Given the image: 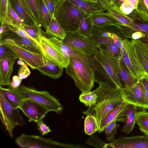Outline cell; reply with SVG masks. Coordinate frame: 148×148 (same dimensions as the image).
<instances>
[{"instance_id": "6da1fadb", "label": "cell", "mask_w": 148, "mask_h": 148, "mask_svg": "<svg viewBox=\"0 0 148 148\" xmlns=\"http://www.w3.org/2000/svg\"><path fill=\"white\" fill-rule=\"evenodd\" d=\"M95 82L99 85L93 90L98 96L97 102L83 113L95 116L99 123L108 112L123 101L120 90L102 80L96 79Z\"/></svg>"}, {"instance_id": "7a4b0ae2", "label": "cell", "mask_w": 148, "mask_h": 148, "mask_svg": "<svg viewBox=\"0 0 148 148\" xmlns=\"http://www.w3.org/2000/svg\"><path fill=\"white\" fill-rule=\"evenodd\" d=\"M91 62L72 56L65 68L66 73L73 80L75 86L82 93L89 92L95 82V72Z\"/></svg>"}, {"instance_id": "3957f363", "label": "cell", "mask_w": 148, "mask_h": 148, "mask_svg": "<svg viewBox=\"0 0 148 148\" xmlns=\"http://www.w3.org/2000/svg\"><path fill=\"white\" fill-rule=\"evenodd\" d=\"M84 13L68 0H62L56 8L54 17L67 33L78 30Z\"/></svg>"}, {"instance_id": "277c9868", "label": "cell", "mask_w": 148, "mask_h": 148, "mask_svg": "<svg viewBox=\"0 0 148 148\" xmlns=\"http://www.w3.org/2000/svg\"><path fill=\"white\" fill-rule=\"evenodd\" d=\"M14 91L24 99H31L44 106L49 111L60 114L62 110L63 106L59 100L47 91L37 90L22 84Z\"/></svg>"}, {"instance_id": "5b68a950", "label": "cell", "mask_w": 148, "mask_h": 148, "mask_svg": "<svg viewBox=\"0 0 148 148\" xmlns=\"http://www.w3.org/2000/svg\"><path fill=\"white\" fill-rule=\"evenodd\" d=\"M62 41L72 51L88 56H94L99 51L94 39L91 36H84L78 31L66 33Z\"/></svg>"}, {"instance_id": "8992f818", "label": "cell", "mask_w": 148, "mask_h": 148, "mask_svg": "<svg viewBox=\"0 0 148 148\" xmlns=\"http://www.w3.org/2000/svg\"><path fill=\"white\" fill-rule=\"evenodd\" d=\"M19 109L9 103L0 91V119L11 137L13 136V130L16 127L26 124Z\"/></svg>"}, {"instance_id": "52a82bcc", "label": "cell", "mask_w": 148, "mask_h": 148, "mask_svg": "<svg viewBox=\"0 0 148 148\" xmlns=\"http://www.w3.org/2000/svg\"><path fill=\"white\" fill-rule=\"evenodd\" d=\"M15 143L22 148H85L79 144L61 143L52 139L40 136L27 135L23 134L16 139Z\"/></svg>"}, {"instance_id": "ba28073f", "label": "cell", "mask_w": 148, "mask_h": 148, "mask_svg": "<svg viewBox=\"0 0 148 148\" xmlns=\"http://www.w3.org/2000/svg\"><path fill=\"white\" fill-rule=\"evenodd\" d=\"M123 41L125 51H121V57L132 76L138 81L148 78V74L138 59L131 41L126 39H123Z\"/></svg>"}, {"instance_id": "9c48e42d", "label": "cell", "mask_w": 148, "mask_h": 148, "mask_svg": "<svg viewBox=\"0 0 148 148\" xmlns=\"http://www.w3.org/2000/svg\"><path fill=\"white\" fill-rule=\"evenodd\" d=\"M3 40L8 48L14 53L17 59L25 62L33 69H38L44 64V56L42 53L30 51L22 47L13 40L10 38Z\"/></svg>"}, {"instance_id": "30bf717a", "label": "cell", "mask_w": 148, "mask_h": 148, "mask_svg": "<svg viewBox=\"0 0 148 148\" xmlns=\"http://www.w3.org/2000/svg\"><path fill=\"white\" fill-rule=\"evenodd\" d=\"M93 58L104 71L110 82L111 85L121 90L123 86L112 57L103 51L99 50L94 56Z\"/></svg>"}, {"instance_id": "8fae6325", "label": "cell", "mask_w": 148, "mask_h": 148, "mask_svg": "<svg viewBox=\"0 0 148 148\" xmlns=\"http://www.w3.org/2000/svg\"><path fill=\"white\" fill-rule=\"evenodd\" d=\"M145 88L142 80L130 87H123L120 90L123 101L143 109H148V103L145 95Z\"/></svg>"}, {"instance_id": "7c38bea8", "label": "cell", "mask_w": 148, "mask_h": 148, "mask_svg": "<svg viewBox=\"0 0 148 148\" xmlns=\"http://www.w3.org/2000/svg\"><path fill=\"white\" fill-rule=\"evenodd\" d=\"M18 108L29 119V122L37 123L42 120L49 111L41 104L31 99H24L21 102Z\"/></svg>"}, {"instance_id": "4fadbf2b", "label": "cell", "mask_w": 148, "mask_h": 148, "mask_svg": "<svg viewBox=\"0 0 148 148\" xmlns=\"http://www.w3.org/2000/svg\"><path fill=\"white\" fill-rule=\"evenodd\" d=\"M43 55L58 65L65 68L70 62V58L58 51L43 36L39 42Z\"/></svg>"}, {"instance_id": "5bb4252c", "label": "cell", "mask_w": 148, "mask_h": 148, "mask_svg": "<svg viewBox=\"0 0 148 148\" xmlns=\"http://www.w3.org/2000/svg\"><path fill=\"white\" fill-rule=\"evenodd\" d=\"M148 148V135L122 136L108 143L107 148Z\"/></svg>"}, {"instance_id": "9a60e30c", "label": "cell", "mask_w": 148, "mask_h": 148, "mask_svg": "<svg viewBox=\"0 0 148 148\" xmlns=\"http://www.w3.org/2000/svg\"><path fill=\"white\" fill-rule=\"evenodd\" d=\"M136 108L135 106L128 104L117 117V121L125 123L121 130L126 134H128L131 132L136 124Z\"/></svg>"}, {"instance_id": "2e32d148", "label": "cell", "mask_w": 148, "mask_h": 148, "mask_svg": "<svg viewBox=\"0 0 148 148\" xmlns=\"http://www.w3.org/2000/svg\"><path fill=\"white\" fill-rule=\"evenodd\" d=\"M17 58L11 51H8L4 58L0 60V85L8 86L13 70L14 63Z\"/></svg>"}, {"instance_id": "e0dca14e", "label": "cell", "mask_w": 148, "mask_h": 148, "mask_svg": "<svg viewBox=\"0 0 148 148\" xmlns=\"http://www.w3.org/2000/svg\"><path fill=\"white\" fill-rule=\"evenodd\" d=\"M5 38L12 39L22 47L30 51L42 53L40 47L36 44L28 39L20 36L12 30L5 33L0 37V39Z\"/></svg>"}, {"instance_id": "ac0fdd59", "label": "cell", "mask_w": 148, "mask_h": 148, "mask_svg": "<svg viewBox=\"0 0 148 148\" xmlns=\"http://www.w3.org/2000/svg\"><path fill=\"white\" fill-rule=\"evenodd\" d=\"M112 58L117 68L121 80L124 84L123 87H131L138 81L132 76L121 56L116 58Z\"/></svg>"}, {"instance_id": "d6986e66", "label": "cell", "mask_w": 148, "mask_h": 148, "mask_svg": "<svg viewBox=\"0 0 148 148\" xmlns=\"http://www.w3.org/2000/svg\"><path fill=\"white\" fill-rule=\"evenodd\" d=\"M131 41L138 59L148 74V47L140 39Z\"/></svg>"}, {"instance_id": "ffe728a7", "label": "cell", "mask_w": 148, "mask_h": 148, "mask_svg": "<svg viewBox=\"0 0 148 148\" xmlns=\"http://www.w3.org/2000/svg\"><path fill=\"white\" fill-rule=\"evenodd\" d=\"M64 68L44 56L43 65L37 70L43 75L56 79L62 75Z\"/></svg>"}, {"instance_id": "44dd1931", "label": "cell", "mask_w": 148, "mask_h": 148, "mask_svg": "<svg viewBox=\"0 0 148 148\" xmlns=\"http://www.w3.org/2000/svg\"><path fill=\"white\" fill-rule=\"evenodd\" d=\"M93 26L103 27L111 25H121L120 23L107 12L103 11L92 14Z\"/></svg>"}, {"instance_id": "7402d4cb", "label": "cell", "mask_w": 148, "mask_h": 148, "mask_svg": "<svg viewBox=\"0 0 148 148\" xmlns=\"http://www.w3.org/2000/svg\"><path fill=\"white\" fill-rule=\"evenodd\" d=\"M46 38L51 45L67 56L70 58L72 56H75L83 59H86V55L72 51L63 42L62 40L51 36Z\"/></svg>"}, {"instance_id": "603a6c76", "label": "cell", "mask_w": 148, "mask_h": 148, "mask_svg": "<svg viewBox=\"0 0 148 148\" xmlns=\"http://www.w3.org/2000/svg\"><path fill=\"white\" fill-rule=\"evenodd\" d=\"M85 13L92 14L105 11L98 3L84 0H68Z\"/></svg>"}, {"instance_id": "cb8c5ba5", "label": "cell", "mask_w": 148, "mask_h": 148, "mask_svg": "<svg viewBox=\"0 0 148 148\" xmlns=\"http://www.w3.org/2000/svg\"><path fill=\"white\" fill-rule=\"evenodd\" d=\"M128 104L123 101L120 105L108 112L99 123L98 133L100 134L104 131L106 127L110 123L117 119L119 113Z\"/></svg>"}, {"instance_id": "d4e9b609", "label": "cell", "mask_w": 148, "mask_h": 148, "mask_svg": "<svg viewBox=\"0 0 148 148\" xmlns=\"http://www.w3.org/2000/svg\"><path fill=\"white\" fill-rule=\"evenodd\" d=\"M9 1L12 8L18 15L25 25H38L36 22L27 13L18 0H9Z\"/></svg>"}, {"instance_id": "484cf974", "label": "cell", "mask_w": 148, "mask_h": 148, "mask_svg": "<svg viewBox=\"0 0 148 148\" xmlns=\"http://www.w3.org/2000/svg\"><path fill=\"white\" fill-rule=\"evenodd\" d=\"M106 12L119 21L121 25L133 28L134 22L123 13L119 8L112 5L107 9Z\"/></svg>"}, {"instance_id": "4316f807", "label": "cell", "mask_w": 148, "mask_h": 148, "mask_svg": "<svg viewBox=\"0 0 148 148\" xmlns=\"http://www.w3.org/2000/svg\"><path fill=\"white\" fill-rule=\"evenodd\" d=\"M45 32L49 36L56 37L62 40H64L66 35V33L54 17L52 18Z\"/></svg>"}, {"instance_id": "83f0119b", "label": "cell", "mask_w": 148, "mask_h": 148, "mask_svg": "<svg viewBox=\"0 0 148 148\" xmlns=\"http://www.w3.org/2000/svg\"><path fill=\"white\" fill-rule=\"evenodd\" d=\"M98 49L106 53L113 58L121 56V50L113 42V41L105 42L98 45Z\"/></svg>"}, {"instance_id": "f1b7e54d", "label": "cell", "mask_w": 148, "mask_h": 148, "mask_svg": "<svg viewBox=\"0 0 148 148\" xmlns=\"http://www.w3.org/2000/svg\"><path fill=\"white\" fill-rule=\"evenodd\" d=\"M39 11L42 21V27L45 30L53 18L43 0H37Z\"/></svg>"}, {"instance_id": "f546056e", "label": "cell", "mask_w": 148, "mask_h": 148, "mask_svg": "<svg viewBox=\"0 0 148 148\" xmlns=\"http://www.w3.org/2000/svg\"><path fill=\"white\" fill-rule=\"evenodd\" d=\"M93 26L92 14L84 13L81 20L78 31L84 36H90Z\"/></svg>"}, {"instance_id": "4dcf8cb0", "label": "cell", "mask_w": 148, "mask_h": 148, "mask_svg": "<svg viewBox=\"0 0 148 148\" xmlns=\"http://www.w3.org/2000/svg\"><path fill=\"white\" fill-rule=\"evenodd\" d=\"M0 91L3 93L8 101L16 108H18L21 102L24 99L10 88H4L0 86Z\"/></svg>"}, {"instance_id": "1f68e13d", "label": "cell", "mask_w": 148, "mask_h": 148, "mask_svg": "<svg viewBox=\"0 0 148 148\" xmlns=\"http://www.w3.org/2000/svg\"><path fill=\"white\" fill-rule=\"evenodd\" d=\"M99 128V123L96 117L92 115H87L84 123L85 133L90 135L98 131Z\"/></svg>"}, {"instance_id": "d6a6232c", "label": "cell", "mask_w": 148, "mask_h": 148, "mask_svg": "<svg viewBox=\"0 0 148 148\" xmlns=\"http://www.w3.org/2000/svg\"><path fill=\"white\" fill-rule=\"evenodd\" d=\"M136 124L142 132L148 135V112L146 110L137 112Z\"/></svg>"}, {"instance_id": "836d02e7", "label": "cell", "mask_w": 148, "mask_h": 148, "mask_svg": "<svg viewBox=\"0 0 148 148\" xmlns=\"http://www.w3.org/2000/svg\"><path fill=\"white\" fill-rule=\"evenodd\" d=\"M121 11L133 21L142 20L137 11L136 8L133 5L125 2L119 7Z\"/></svg>"}, {"instance_id": "e575fe53", "label": "cell", "mask_w": 148, "mask_h": 148, "mask_svg": "<svg viewBox=\"0 0 148 148\" xmlns=\"http://www.w3.org/2000/svg\"><path fill=\"white\" fill-rule=\"evenodd\" d=\"M23 27L27 33L39 43L40 40L44 36L40 27L37 25H25Z\"/></svg>"}, {"instance_id": "d590c367", "label": "cell", "mask_w": 148, "mask_h": 148, "mask_svg": "<svg viewBox=\"0 0 148 148\" xmlns=\"http://www.w3.org/2000/svg\"><path fill=\"white\" fill-rule=\"evenodd\" d=\"M97 98V95L93 91L82 93L79 99L80 101L84 104L86 107H90L96 103Z\"/></svg>"}, {"instance_id": "8d00e7d4", "label": "cell", "mask_w": 148, "mask_h": 148, "mask_svg": "<svg viewBox=\"0 0 148 148\" xmlns=\"http://www.w3.org/2000/svg\"><path fill=\"white\" fill-rule=\"evenodd\" d=\"M25 1L38 25L40 27H42V21L40 15L37 0H25Z\"/></svg>"}, {"instance_id": "74e56055", "label": "cell", "mask_w": 148, "mask_h": 148, "mask_svg": "<svg viewBox=\"0 0 148 148\" xmlns=\"http://www.w3.org/2000/svg\"><path fill=\"white\" fill-rule=\"evenodd\" d=\"M136 10L141 20L148 21V0H138Z\"/></svg>"}, {"instance_id": "f35d334b", "label": "cell", "mask_w": 148, "mask_h": 148, "mask_svg": "<svg viewBox=\"0 0 148 148\" xmlns=\"http://www.w3.org/2000/svg\"><path fill=\"white\" fill-rule=\"evenodd\" d=\"M116 121V119L109 123L104 129L106 139L110 142L116 140L115 136L117 133L116 130L118 125Z\"/></svg>"}, {"instance_id": "ab89813d", "label": "cell", "mask_w": 148, "mask_h": 148, "mask_svg": "<svg viewBox=\"0 0 148 148\" xmlns=\"http://www.w3.org/2000/svg\"><path fill=\"white\" fill-rule=\"evenodd\" d=\"M86 144L96 148H107L108 143L100 139L97 135H91L86 141Z\"/></svg>"}, {"instance_id": "60d3db41", "label": "cell", "mask_w": 148, "mask_h": 148, "mask_svg": "<svg viewBox=\"0 0 148 148\" xmlns=\"http://www.w3.org/2000/svg\"><path fill=\"white\" fill-rule=\"evenodd\" d=\"M14 22L23 26L25 25L18 15L12 8L10 1L8 4V14L4 22Z\"/></svg>"}, {"instance_id": "b9f144b4", "label": "cell", "mask_w": 148, "mask_h": 148, "mask_svg": "<svg viewBox=\"0 0 148 148\" xmlns=\"http://www.w3.org/2000/svg\"><path fill=\"white\" fill-rule=\"evenodd\" d=\"M0 21L4 22L8 14L9 0H0Z\"/></svg>"}, {"instance_id": "7bdbcfd3", "label": "cell", "mask_w": 148, "mask_h": 148, "mask_svg": "<svg viewBox=\"0 0 148 148\" xmlns=\"http://www.w3.org/2000/svg\"><path fill=\"white\" fill-rule=\"evenodd\" d=\"M30 73V71L26 64L21 65L18 72V76L22 79H24L28 77Z\"/></svg>"}, {"instance_id": "ee69618b", "label": "cell", "mask_w": 148, "mask_h": 148, "mask_svg": "<svg viewBox=\"0 0 148 148\" xmlns=\"http://www.w3.org/2000/svg\"><path fill=\"white\" fill-rule=\"evenodd\" d=\"M38 125V129L41 135L45 136L51 132L49 127L43 122L42 120L36 123Z\"/></svg>"}, {"instance_id": "f6af8a7d", "label": "cell", "mask_w": 148, "mask_h": 148, "mask_svg": "<svg viewBox=\"0 0 148 148\" xmlns=\"http://www.w3.org/2000/svg\"><path fill=\"white\" fill-rule=\"evenodd\" d=\"M22 79L19 76L15 75L14 76L11 81H10L9 84L8 85L9 88L13 90H17L21 84Z\"/></svg>"}, {"instance_id": "bcb514c9", "label": "cell", "mask_w": 148, "mask_h": 148, "mask_svg": "<svg viewBox=\"0 0 148 148\" xmlns=\"http://www.w3.org/2000/svg\"><path fill=\"white\" fill-rule=\"evenodd\" d=\"M45 5L53 17H54L56 9L53 4L49 0H43Z\"/></svg>"}, {"instance_id": "7dc6e473", "label": "cell", "mask_w": 148, "mask_h": 148, "mask_svg": "<svg viewBox=\"0 0 148 148\" xmlns=\"http://www.w3.org/2000/svg\"><path fill=\"white\" fill-rule=\"evenodd\" d=\"M11 26L3 22L1 23L0 28V37L5 33L11 30Z\"/></svg>"}, {"instance_id": "c3c4849f", "label": "cell", "mask_w": 148, "mask_h": 148, "mask_svg": "<svg viewBox=\"0 0 148 148\" xmlns=\"http://www.w3.org/2000/svg\"><path fill=\"white\" fill-rule=\"evenodd\" d=\"M145 36V34L140 32H135L131 34L132 39L136 40L140 39Z\"/></svg>"}, {"instance_id": "681fc988", "label": "cell", "mask_w": 148, "mask_h": 148, "mask_svg": "<svg viewBox=\"0 0 148 148\" xmlns=\"http://www.w3.org/2000/svg\"><path fill=\"white\" fill-rule=\"evenodd\" d=\"M86 1L98 3L103 8L104 11L106 10L110 6L108 4L105 3L101 0H84Z\"/></svg>"}, {"instance_id": "f907efd6", "label": "cell", "mask_w": 148, "mask_h": 148, "mask_svg": "<svg viewBox=\"0 0 148 148\" xmlns=\"http://www.w3.org/2000/svg\"><path fill=\"white\" fill-rule=\"evenodd\" d=\"M18 0L21 3V4L22 5V6H23V8H24L25 10L27 12V13L35 21L31 12L30 11L28 7L27 6V3H26V1H25V0Z\"/></svg>"}, {"instance_id": "816d5d0a", "label": "cell", "mask_w": 148, "mask_h": 148, "mask_svg": "<svg viewBox=\"0 0 148 148\" xmlns=\"http://www.w3.org/2000/svg\"><path fill=\"white\" fill-rule=\"evenodd\" d=\"M113 1L112 5L119 8L123 3L125 2V0H113Z\"/></svg>"}, {"instance_id": "f5cc1de1", "label": "cell", "mask_w": 148, "mask_h": 148, "mask_svg": "<svg viewBox=\"0 0 148 148\" xmlns=\"http://www.w3.org/2000/svg\"><path fill=\"white\" fill-rule=\"evenodd\" d=\"M125 1L128 4L133 5L136 8L138 0H125Z\"/></svg>"}, {"instance_id": "db71d44e", "label": "cell", "mask_w": 148, "mask_h": 148, "mask_svg": "<svg viewBox=\"0 0 148 148\" xmlns=\"http://www.w3.org/2000/svg\"><path fill=\"white\" fill-rule=\"evenodd\" d=\"M142 80L145 90L148 92V78H144Z\"/></svg>"}, {"instance_id": "11a10c76", "label": "cell", "mask_w": 148, "mask_h": 148, "mask_svg": "<svg viewBox=\"0 0 148 148\" xmlns=\"http://www.w3.org/2000/svg\"><path fill=\"white\" fill-rule=\"evenodd\" d=\"M145 36L140 40L145 44L148 45V33H145Z\"/></svg>"}, {"instance_id": "9f6ffc18", "label": "cell", "mask_w": 148, "mask_h": 148, "mask_svg": "<svg viewBox=\"0 0 148 148\" xmlns=\"http://www.w3.org/2000/svg\"><path fill=\"white\" fill-rule=\"evenodd\" d=\"M50 1H51L54 5H55V7H57V6H58V5L60 3V2L62 0H49Z\"/></svg>"}, {"instance_id": "6f0895ef", "label": "cell", "mask_w": 148, "mask_h": 148, "mask_svg": "<svg viewBox=\"0 0 148 148\" xmlns=\"http://www.w3.org/2000/svg\"><path fill=\"white\" fill-rule=\"evenodd\" d=\"M107 4L112 6L113 5V0H102Z\"/></svg>"}, {"instance_id": "680465c9", "label": "cell", "mask_w": 148, "mask_h": 148, "mask_svg": "<svg viewBox=\"0 0 148 148\" xmlns=\"http://www.w3.org/2000/svg\"><path fill=\"white\" fill-rule=\"evenodd\" d=\"M145 96L147 101L148 103V92L145 89Z\"/></svg>"}, {"instance_id": "91938a15", "label": "cell", "mask_w": 148, "mask_h": 148, "mask_svg": "<svg viewBox=\"0 0 148 148\" xmlns=\"http://www.w3.org/2000/svg\"><path fill=\"white\" fill-rule=\"evenodd\" d=\"M146 45L147 46V47H148V45H146Z\"/></svg>"}]
</instances>
